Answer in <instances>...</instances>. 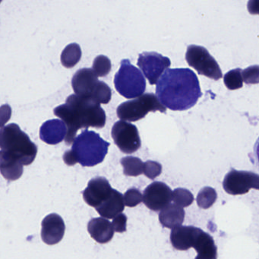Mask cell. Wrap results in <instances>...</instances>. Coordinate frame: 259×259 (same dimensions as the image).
I'll use <instances>...</instances> for the list:
<instances>
[{
  "mask_svg": "<svg viewBox=\"0 0 259 259\" xmlns=\"http://www.w3.org/2000/svg\"><path fill=\"white\" fill-rule=\"evenodd\" d=\"M67 126L63 120L51 119L47 121L40 128V138L48 145H57L64 140Z\"/></svg>",
  "mask_w": 259,
  "mask_h": 259,
  "instance_id": "2e32d148",
  "label": "cell"
},
{
  "mask_svg": "<svg viewBox=\"0 0 259 259\" xmlns=\"http://www.w3.org/2000/svg\"><path fill=\"white\" fill-rule=\"evenodd\" d=\"M193 248L198 252L197 259H215L217 258V246L213 238L201 230L194 244Z\"/></svg>",
  "mask_w": 259,
  "mask_h": 259,
  "instance_id": "44dd1931",
  "label": "cell"
},
{
  "mask_svg": "<svg viewBox=\"0 0 259 259\" xmlns=\"http://www.w3.org/2000/svg\"><path fill=\"white\" fill-rule=\"evenodd\" d=\"M184 218L185 210L183 207L170 203L160 210L159 213V221L161 225L166 228L172 229L182 225Z\"/></svg>",
  "mask_w": 259,
  "mask_h": 259,
  "instance_id": "ffe728a7",
  "label": "cell"
},
{
  "mask_svg": "<svg viewBox=\"0 0 259 259\" xmlns=\"http://www.w3.org/2000/svg\"><path fill=\"white\" fill-rule=\"evenodd\" d=\"M112 92L110 88L104 81H98L96 87L94 89L91 98L98 104H107L111 100Z\"/></svg>",
  "mask_w": 259,
  "mask_h": 259,
  "instance_id": "d4e9b609",
  "label": "cell"
},
{
  "mask_svg": "<svg viewBox=\"0 0 259 259\" xmlns=\"http://www.w3.org/2000/svg\"><path fill=\"white\" fill-rule=\"evenodd\" d=\"M201 230L192 226H179L172 229L170 241L172 246L177 250L186 251L194 246Z\"/></svg>",
  "mask_w": 259,
  "mask_h": 259,
  "instance_id": "5bb4252c",
  "label": "cell"
},
{
  "mask_svg": "<svg viewBox=\"0 0 259 259\" xmlns=\"http://www.w3.org/2000/svg\"><path fill=\"white\" fill-rule=\"evenodd\" d=\"M243 81L246 84H257L258 83V66H250L242 71Z\"/></svg>",
  "mask_w": 259,
  "mask_h": 259,
  "instance_id": "4dcf8cb0",
  "label": "cell"
},
{
  "mask_svg": "<svg viewBox=\"0 0 259 259\" xmlns=\"http://www.w3.org/2000/svg\"><path fill=\"white\" fill-rule=\"evenodd\" d=\"M171 62L168 57L155 52H144L139 54L138 66L151 84H157L166 69H169Z\"/></svg>",
  "mask_w": 259,
  "mask_h": 259,
  "instance_id": "30bf717a",
  "label": "cell"
},
{
  "mask_svg": "<svg viewBox=\"0 0 259 259\" xmlns=\"http://www.w3.org/2000/svg\"><path fill=\"white\" fill-rule=\"evenodd\" d=\"M224 84L229 90H237L243 86L241 69H233L227 72L224 77Z\"/></svg>",
  "mask_w": 259,
  "mask_h": 259,
  "instance_id": "484cf974",
  "label": "cell"
},
{
  "mask_svg": "<svg viewBox=\"0 0 259 259\" xmlns=\"http://www.w3.org/2000/svg\"><path fill=\"white\" fill-rule=\"evenodd\" d=\"M109 142L99 134L84 130L72 142V149L65 152L63 160L68 166L79 163L82 166H94L102 163L108 152Z\"/></svg>",
  "mask_w": 259,
  "mask_h": 259,
  "instance_id": "3957f363",
  "label": "cell"
},
{
  "mask_svg": "<svg viewBox=\"0 0 259 259\" xmlns=\"http://www.w3.org/2000/svg\"><path fill=\"white\" fill-rule=\"evenodd\" d=\"M113 230L117 233H124L126 230L127 217L124 213H119L113 218Z\"/></svg>",
  "mask_w": 259,
  "mask_h": 259,
  "instance_id": "1f68e13d",
  "label": "cell"
},
{
  "mask_svg": "<svg viewBox=\"0 0 259 259\" xmlns=\"http://www.w3.org/2000/svg\"><path fill=\"white\" fill-rule=\"evenodd\" d=\"M54 113L67 126L64 139L67 145H72L80 128H103L107 119L101 104L90 97L80 96L76 94L68 97L66 104L56 107Z\"/></svg>",
  "mask_w": 259,
  "mask_h": 259,
  "instance_id": "7a4b0ae2",
  "label": "cell"
},
{
  "mask_svg": "<svg viewBox=\"0 0 259 259\" xmlns=\"http://www.w3.org/2000/svg\"><path fill=\"white\" fill-rule=\"evenodd\" d=\"M156 94L166 108L174 111L189 110L202 95L197 75L189 69H166L157 81Z\"/></svg>",
  "mask_w": 259,
  "mask_h": 259,
  "instance_id": "6da1fadb",
  "label": "cell"
},
{
  "mask_svg": "<svg viewBox=\"0 0 259 259\" xmlns=\"http://www.w3.org/2000/svg\"><path fill=\"white\" fill-rule=\"evenodd\" d=\"M12 116V108L9 104L0 107V128L7 123Z\"/></svg>",
  "mask_w": 259,
  "mask_h": 259,
  "instance_id": "d6a6232c",
  "label": "cell"
},
{
  "mask_svg": "<svg viewBox=\"0 0 259 259\" xmlns=\"http://www.w3.org/2000/svg\"><path fill=\"white\" fill-rule=\"evenodd\" d=\"M92 68L98 77L107 76L111 70V61L106 56H98L94 60Z\"/></svg>",
  "mask_w": 259,
  "mask_h": 259,
  "instance_id": "83f0119b",
  "label": "cell"
},
{
  "mask_svg": "<svg viewBox=\"0 0 259 259\" xmlns=\"http://www.w3.org/2000/svg\"><path fill=\"white\" fill-rule=\"evenodd\" d=\"M88 231L98 243H107L114 235L112 223L104 218H93L88 224Z\"/></svg>",
  "mask_w": 259,
  "mask_h": 259,
  "instance_id": "e0dca14e",
  "label": "cell"
},
{
  "mask_svg": "<svg viewBox=\"0 0 259 259\" xmlns=\"http://www.w3.org/2000/svg\"><path fill=\"white\" fill-rule=\"evenodd\" d=\"M112 138L121 151L133 154L141 148V139L136 125L125 120L116 122L112 128Z\"/></svg>",
  "mask_w": 259,
  "mask_h": 259,
  "instance_id": "ba28073f",
  "label": "cell"
},
{
  "mask_svg": "<svg viewBox=\"0 0 259 259\" xmlns=\"http://www.w3.org/2000/svg\"><path fill=\"white\" fill-rule=\"evenodd\" d=\"M162 172V166L158 162L148 160L144 163L143 172L148 178L154 180Z\"/></svg>",
  "mask_w": 259,
  "mask_h": 259,
  "instance_id": "f546056e",
  "label": "cell"
},
{
  "mask_svg": "<svg viewBox=\"0 0 259 259\" xmlns=\"http://www.w3.org/2000/svg\"><path fill=\"white\" fill-rule=\"evenodd\" d=\"M114 84L119 95L127 99L141 96L146 89L143 74L126 59L121 61L120 68L115 75Z\"/></svg>",
  "mask_w": 259,
  "mask_h": 259,
  "instance_id": "5b68a950",
  "label": "cell"
},
{
  "mask_svg": "<svg viewBox=\"0 0 259 259\" xmlns=\"http://www.w3.org/2000/svg\"><path fill=\"white\" fill-rule=\"evenodd\" d=\"M2 1H3V0H0V4H1V3H2Z\"/></svg>",
  "mask_w": 259,
  "mask_h": 259,
  "instance_id": "836d02e7",
  "label": "cell"
},
{
  "mask_svg": "<svg viewBox=\"0 0 259 259\" xmlns=\"http://www.w3.org/2000/svg\"><path fill=\"white\" fill-rule=\"evenodd\" d=\"M258 182L257 174L232 169L224 177L223 186L226 192L230 195H243L251 189H258Z\"/></svg>",
  "mask_w": 259,
  "mask_h": 259,
  "instance_id": "9c48e42d",
  "label": "cell"
},
{
  "mask_svg": "<svg viewBox=\"0 0 259 259\" xmlns=\"http://www.w3.org/2000/svg\"><path fill=\"white\" fill-rule=\"evenodd\" d=\"M98 82V75L93 69L84 68L77 71L72 77V86L76 95L91 98Z\"/></svg>",
  "mask_w": 259,
  "mask_h": 259,
  "instance_id": "9a60e30c",
  "label": "cell"
},
{
  "mask_svg": "<svg viewBox=\"0 0 259 259\" xmlns=\"http://www.w3.org/2000/svg\"><path fill=\"white\" fill-rule=\"evenodd\" d=\"M123 198L125 206L133 207H136V206H137L138 204L142 202L143 195H142L140 190L133 188V189H128V190L125 192Z\"/></svg>",
  "mask_w": 259,
  "mask_h": 259,
  "instance_id": "f1b7e54d",
  "label": "cell"
},
{
  "mask_svg": "<svg viewBox=\"0 0 259 259\" xmlns=\"http://www.w3.org/2000/svg\"><path fill=\"white\" fill-rule=\"evenodd\" d=\"M172 193V191L167 185L162 182H154L144 191L142 201L148 208L158 211L170 203Z\"/></svg>",
  "mask_w": 259,
  "mask_h": 259,
  "instance_id": "8fae6325",
  "label": "cell"
},
{
  "mask_svg": "<svg viewBox=\"0 0 259 259\" xmlns=\"http://www.w3.org/2000/svg\"><path fill=\"white\" fill-rule=\"evenodd\" d=\"M0 148L8 151L23 166L31 164L37 154V145L16 123L0 128Z\"/></svg>",
  "mask_w": 259,
  "mask_h": 259,
  "instance_id": "277c9868",
  "label": "cell"
},
{
  "mask_svg": "<svg viewBox=\"0 0 259 259\" xmlns=\"http://www.w3.org/2000/svg\"><path fill=\"white\" fill-rule=\"evenodd\" d=\"M186 60L191 67L195 69L199 75L218 81L223 77L218 62L209 54L206 48L197 45L188 47Z\"/></svg>",
  "mask_w": 259,
  "mask_h": 259,
  "instance_id": "52a82bcc",
  "label": "cell"
},
{
  "mask_svg": "<svg viewBox=\"0 0 259 259\" xmlns=\"http://www.w3.org/2000/svg\"><path fill=\"white\" fill-rule=\"evenodd\" d=\"M217 197L218 195L214 189L211 187L203 188L197 195V204L201 208H209L214 204Z\"/></svg>",
  "mask_w": 259,
  "mask_h": 259,
  "instance_id": "cb8c5ba5",
  "label": "cell"
},
{
  "mask_svg": "<svg viewBox=\"0 0 259 259\" xmlns=\"http://www.w3.org/2000/svg\"><path fill=\"white\" fill-rule=\"evenodd\" d=\"M125 203L123 195L116 189H113L109 198L95 208L103 218L113 219L116 215L123 211Z\"/></svg>",
  "mask_w": 259,
  "mask_h": 259,
  "instance_id": "d6986e66",
  "label": "cell"
},
{
  "mask_svg": "<svg viewBox=\"0 0 259 259\" xmlns=\"http://www.w3.org/2000/svg\"><path fill=\"white\" fill-rule=\"evenodd\" d=\"M112 190L107 179L97 177L89 181L88 187L83 191V198L89 206L95 208L109 198Z\"/></svg>",
  "mask_w": 259,
  "mask_h": 259,
  "instance_id": "7c38bea8",
  "label": "cell"
},
{
  "mask_svg": "<svg viewBox=\"0 0 259 259\" xmlns=\"http://www.w3.org/2000/svg\"><path fill=\"white\" fill-rule=\"evenodd\" d=\"M81 50L78 44H70L61 54V63L64 67L71 69L78 64L81 58Z\"/></svg>",
  "mask_w": 259,
  "mask_h": 259,
  "instance_id": "7402d4cb",
  "label": "cell"
},
{
  "mask_svg": "<svg viewBox=\"0 0 259 259\" xmlns=\"http://www.w3.org/2000/svg\"><path fill=\"white\" fill-rule=\"evenodd\" d=\"M123 172L128 177H138L143 174L144 163L139 157H126L121 160Z\"/></svg>",
  "mask_w": 259,
  "mask_h": 259,
  "instance_id": "603a6c76",
  "label": "cell"
},
{
  "mask_svg": "<svg viewBox=\"0 0 259 259\" xmlns=\"http://www.w3.org/2000/svg\"><path fill=\"white\" fill-rule=\"evenodd\" d=\"M172 200L174 204L182 207H186L192 204L194 196L192 192L188 189L178 188L172 192Z\"/></svg>",
  "mask_w": 259,
  "mask_h": 259,
  "instance_id": "4316f807",
  "label": "cell"
},
{
  "mask_svg": "<svg viewBox=\"0 0 259 259\" xmlns=\"http://www.w3.org/2000/svg\"><path fill=\"white\" fill-rule=\"evenodd\" d=\"M23 164L8 151L0 150V172L10 181L19 180L23 174Z\"/></svg>",
  "mask_w": 259,
  "mask_h": 259,
  "instance_id": "ac0fdd59",
  "label": "cell"
},
{
  "mask_svg": "<svg viewBox=\"0 0 259 259\" xmlns=\"http://www.w3.org/2000/svg\"><path fill=\"white\" fill-rule=\"evenodd\" d=\"M166 107L154 94H145L136 99L122 103L116 110L117 116L122 120L136 122L143 119L149 112H166Z\"/></svg>",
  "mask_w": 259,
  "mask_h": 259,
  "instance_id": "8992f818",
  "label": "cell"
},
{
  "mask_svg": "<svg viewBox=\"0 0 259 259\" xmlns=\"http://www.w3.org/2000/svg\"><path fill=\"white\" fill-rule=\"evenodd\" d=\"M65 230L66 225L62 217L51 213L42 221V240L48 245H56L63 239Z\"/></svg>",
  "mask_w": 259,
  "mask_h": 259,
  "instance_id": "4fadbf2b",
  "label": "cell"
}]
</instances>
